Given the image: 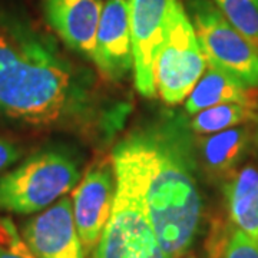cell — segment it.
Returning <instances> with one entry per match:
<instances>
[{
    "mask_svg": "<svg viewBox=\"0 0 258 258\" xmlns=\"http://www.w3.org/2000/svg\"><path fill=\"white\" fill-rule=\"evenodd\" d=\"M89 108L88 85L55 43L25 19L0 12V119L52 128Z\"/></svg>",
    "mask_w": 258,
    "mask_h": 258,
    "instance_id": "cell-1",
    "label": "cell"
},
{
    "mask_svg": "<svg viewBox=\"0 0 258 258\" xmlns=\"http://www.w3.org/2000/svg\"><path fill=\"white\" fill-rule=\"evenodd\" d=\"M113 161L137 179L166 258L186 254L201 228L203 200L182 147L164 134L139 132L115 148Z\"/></svg>",
    "mask_w": 258,
    "mask_h": 258,
    "instance_id": "cell-2",
    "label": "cell"
},
{
    "mask_svg": "<svg viewBox=\"0 0 258 258\" xmlns=\"http://www.w3.org/2000/svg\"><path fill=\"white\" fill-rule=\"evenodd\" d=\"M116 192L109 221L93 258H166L147 214L137 179L126 166L113 161Z\"/></svg>",
    "mask_w": 258,
    "mask_h": 258,
    "instance_id": "cell-3",
    "label": "cell"
},
{
    "mask_svg": "<svg viewBox=\"0 0 258 258\" xmlns=\"http://www.w3.org/2000/svg\"><path fill=\"white\" fill-rule=\"evenodd\" d=\"M79 179L76 164L56 151H43L0 176V212L33 214L64 197Z\"/></svg>",
    "mask_w": 258,
    "mask_h": 258,
    "instance_id": "cell-4",
    "label": "cell"
},
{
    "mask_svg": "<svg viewBox=\"0 0 258 258\" xmlns=\"http://www.w3.org/2000/svg\"><path fill=\"white\" fill-rule=\"evenodd\" d=\"M208 66L191 19L175 0L166 28L164 45L155 66V83L162 101L181 103L191 93Z\"/></svg>",
    "mask_w": 258,
    "mask_h": 258,
    "instance_id": "cell-5",
    "label": "cell"
},
{
    "mask_svg": "<svg viewBox=\"0 0 258 258\" xmlns=\"http://www.w3.org/2000/svg\"><path fill=\"white\" fill-rule=\"evenodd\" d=\"M186 9L208 63L249 88H258V47L231 25L211 0H188Z\"/></svg>",
    "mask_w": 258,
    "mask_h": 258,
    "instance_id": "cell-6",
    "label": "cell"
},
{
    "mask_svg": "<svg viewBox=\"0 0 258 258\" xmlns=\"http://www.w3.org/2000/svg\"><path fill=\"white\" fill-rule=\"evenodd\" d=\"M135 86L141 95H157L155 66L164 45L175 0H128Z\"/></svg>",
    "mask_w": 258,
    "mask_h": 258,
    "instance_id": "cell-7",
    "label": "cell"
},
{
    "mask_svg": "<svg viewBox=\"0 0 258 258\" xmlns=\"http://www.w3.org/2000/svg\"><path fill=\"white\" fill-rule=\"evenodd\" d=\"M115 192V166L102 161L86 172L72 194L75 224L86 257L93 254L99 244L111 217Z\"/></svg>",
    "mask_w": 258,
    "mask_h": 258,
    "instance_id": "cell-8",
    "label": "cell"
},
{
    "mask_svg": "<svg viewBox=\"0 0 258 258\" xmlns=\"http://www.w3.org/2000/svg\"><path fill=\"white\" fill-rule=\"evenodd\" d=\"M22 237L37 258H86L68 197L30 218Z\"/></svg>",
    "mask_w": 258,
    "mask_h": 258,
    "instance_id": "cell-9",
    "label": "cell"
},
{
    "mask_svg": "<svg viewBox=\"0 0 258 258\" xmlns=\"http://www.w3.org/2000/svg\"><path fill=\"white\" fill-rule=\"evenodd\" d=\"M92 60L109 81H120L134 68L128 0H108L103 5Z\"/></svg>",
    "mask_w": 258,
    "mask_h": 258,
    "instance_id": "cell-10",
    "label": "cell"
},
{
    "mask_svg": "<svg viewBox=\"0 0 258 258\" xmlns=\"http://www.w3.org/2000/svg\"><path fill=\"white\" fill-rule=\"evenodd\" d=\"M101 0H42L47 25L75 52L93 59L101 20Z\"/></svg>",
    "mask_w": 258,
    "mask_h": 258,
    "instance_id": "cell-11",
    "label": "cell"
},
{
    "mask_svg": "<svg viewBox=\"0 0 258 258\" xmlns=\"http://www.w3.org/2000/svg\"><path fill=\"white\" fill-rule=\"evenodd\" d=\"M254 88H249L240 79L224 69L208 63L205 72L186 98V112L195 115L207 108L222 103H245L255 105Z\"/></svg>",
    "mask_w": 258,
    "mask_h": 258,
    "instance_id": "cell-12",
    "label": "cell"
},
{
    "mask_svg": "<svg viewBox=\"0 0 258 258\" xmlns=\"http://www.w3.org/2000/svg\"><path fill=\"white\" fill-rule=\"evenodd\" d=\"M249 144L247 128H231L211 134L201 142L204 164L215 175L231 172L244 158Z\"/></svg>",
    "mask_w": 258,
    "mask_h": 258,
    "instance_id": "cell-13",
    "label": "cell"
},
{
    "mask_svg": "<svg viewBox=\"0 0 258 258\" xmlns=\"http://www.w3.org/2000/svg\"><path fill=\"white\" fill-rule=\"evenodd\" d=\"M257 105L222 103L195 113L192 129L198 134H217L255 118Z\"/></svg>",
    "mask_w": 258,
    "mask_h": 258,
    "instance_id": "cell-14",
    "label": "cell"
},
{
    "mask_svg": "<svg viewBox=\"0 0 258 258\" xmlns=\"http://www.w3.org/2000/svg\"><path fill=\"white\" fill-rule=\"evenodd\" d=\"M251 43L258 47V0H211Z\"/></svg>",
    "mask_w": 258,
    "mask_h": 258,
    "instance_id": "cell-15",
    "label": "cell"
},
{
    "mask_svg": "<svg viewBox=\"0 0 258 258\" xmlns=\"http://www.w3.org/2000/svg\"><path fill=\"white\" fill-rule=\"evenodd\" d=\"M258 191V169L254 166H247L240 171L235 178H232L227 188L225 197L228 204L231 222H234L251 201L254 194Z\"/></svg>",
    "mask_w": 258,
    "mask_h": 258,
    "instance_id": "cell-16",
    "label": "cell"
},
{
    "mask_svg": "<svg viewBox=\"0 0 258 258\" xmlns=\"http://www.w3.org/2000/svg\"><path fill=\"white\" fill-rule=\"evenodd\" d=\"M0 258H37L8 217H0Z\"/></svg>",
    "mask_w": 258,
    "mask_h": 258,
    "instance_id": "cell-17",
    "label": "cell"
},
{
    "mask_svg": "<svg viewBox=\"0 0 258 258\" xmlns=\"http://www.w3.org/2000/svg\"><path fill=\"white\" fill-rule=\"evenodd\" d=\"M221 258H258V240L240 228H232Z\"/></svg>",
    "mask_w": 258,
    "mask_h": 258,
    "instance_id": "cell-18",
    "label": "cell"
},
{
    "mask_svg": "<svg viewBox=\"0 0 258 258\" xmlns=\"http://www.w3.org/2000/svg\"><path fill=\"white\" fill-rule=\"evenodd\" d=\"M232 224L251 237L258 238V191L254 194L244 212Z\"/></svg>",
    "mask_w": 258,
    "mask_h": 258,
    "instance_id": "cell-19",
    "label": "cell"
},
{
    "mask_svg": "<svg viewBox=\"0 0 258 258\" xmlns=\"http://www.w3.org/2000/svg\"><path fill=\"white\" fill-rule=\"evenodd\" d=\"M19 158L20 149L9 139L0 138V172L13 165Z\"/></svg>",
    "mask_w": 258,
    "mask_h": 258,
    "instance_id": "cell-20",
    "label": "cell"
},
{
    "mask_svg": "<svg viewBox=\"0 0 258 258\" xmlns=\"http://www.w3.org/2000/svg\"><path fill=\"white\" fill-rule=\"evenodd\" d=\"M179 258H197V257L194 255L192 252H189V251H188L186 254H184V255H181V257H179Z\"/></svg>",
    "mask_w": 258,
    "mask_h": 258,
    "instance_id": "cell-21",
    "label": "cell"
},
{
    "mask_svg": "<svg viewBox=\"0 0 258 258\" xmlns=\"http://www.w3.org/2000/svg\"><path fill=\"white\" fill-rule=\"evenodd\" d=\"M257 240H258V238H257Z\"/></svg>",
    "mask_w": 258,
    "mask_h": 258,
    "instance_id": "cell-22",
    "label": "cell"
}]
</instances>
